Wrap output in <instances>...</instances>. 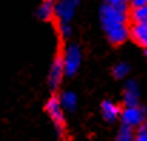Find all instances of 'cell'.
Returning <instances> with one entry per match:
<instances>
[{"label": "cell", "mask_w": 147, "mask_h": 141, "mask_svg": "<svg viewBox=\"0 0 147 141\" xmlns=\"http://www.w3.org/2000/svg\"><path fill=\"white\" fill-rule=\"evenodd\" d=\"M120 111H121V108H120L116 103H113V101H110V100H106V101L101 103V115H103V118L107 120L109 123L116 121V120L120 117Z\"/></svg>", "instance_id": "9c48e42d"}, {"label": "cell", "mask_w": 147, "mask_h": 141, "mask_svg": "<svg viewBox=\"0 0 147 141\" xmlns=\"http://www.w3.org/2000/svg\"><path fill=\"white\" fill-rule=\"evenodd\" d=\"M54 0H43L37 9V14L42 20H50L54 16Z\"/></svg>", "instance_id": "8fae6325"}, {"label": "cell", "mask_w": 147, "mask_h": 141, "mask_svg": "<svg viewBox=\"0 0 147 141\" xmlns=\"http://www.w3.org/2000/svg\"><path fill=\"white\" fill-rule=\"evenodd\" d=\"M59 32L61 34V37H70L71 34V27H70V23H61L59 21Z\"/></svg>", "instance_id": "2e32d148"}, {"label": "cell", "mask_w": 147, "mask_h": 141, "mask_svg": "<svg viewBox=\"0 0 147 141\" xmlns=\"http://www.w3.org/2000/svg\"><path fill=\"white\" fill-rule=\"evenodd\" d=\"M100 23L109 42L114 46L123 44L129 39V7L127 4H104L100 9Z\"/></svg>", "instance_id": "6da1fadb"}, {"label": "cell", "mask_w": 147, "mask_h": 141, "mask_svg": "<svg viewBox=\"0 0 147 141\" xmlns=\"http://www.w3.org/2000/svg\"><path fill=\"white\" fill-rule=\"evenodd\" d=\"M140 86L136 80H129L124 86V93H123V101L126 107H134L140 105Z\"/></svg>", "instance_id": "5b68a950"}, {"label": "cell", "mask_w": 147, "mask_h": 141, "mask_svg": "<svg viewBox=\"0 0 147 141\" xmlns=\"http://www.w3.org/2000/svg\"><path fill=\"white\" fill-rule=\"evenodd\" d=\"M61 61H63V70H64V76L67 77H73L82 64V50L77 44H69L66 46L63 56H61Z\"/></svg>", "instance_id": "7a4b0ae2"}, {"label": "cell", "mask_w": 147, "mask_h": 141, "mask_svg": "<svg viewBox=\"0 0 147 141\" xmlns=\"http://www.w3.org/2000/svg\"><path fill=\"white\" fill-rule=\"evenodd\" d=\"M46 113L49 114L56 133L59 134L60 138H63L66 131V121H64V110L60 105L59 97H50L49 101L46 103Z\"/></svg>", "instance_id": "3957f363"}, {"label": "cell", "mask_w": 147, "mask_h": 141, "mask_svg": "<svg viewBox=\"0 0 147 141\" xmlns=\"http://www.w3.org/2000/svg\"><path fill=\"white\" fill-rule=\"evenodd\" d=\"M129 73H130V66H129L127 63H124V61H120V63H117V64L113 67V74H114V77L119 79V80L126 79V77L129 76Z\"/></svg>", "instance_id": "5bb4252c"}, {"label": "cell", "mask_w": 147, "mask_h": 141, "mask_svg": "<svg viewBox=\"0 0 147 141\" xmlns=\"http://www.w3.org/2000/svg\"><path fill=\"white\" fill-rule=\"evenodd\" d=\"M129 3L131 4V7H142V6H147V0H129Z\"/></svg>", "instance_id": "e0dca14e"}, {"label": "cell", "mask_w": 147, "mask_h": 141, "mask_svg": "<svg viewBox=\"0 0 147 141\" xmlns=\"http://www.w3.org/2000/svg\"><path fill=\"white\" fill-rule=\"evenodd\" d=\"M129 21L131 23H147V7H131L129 10Z\"/></svg>", "instance_id": "7c38bea8"}, {"label": "cell", "mask_w": 147, "mask_h": 141, "mask_svg": "<svg viewBox=\"0 0 147 141\" xmlns=\"http://www.w3.org/2000/svg\"><path fill=\"white\" fill-rule=\"evenodd\" d=\"M134 141H147V126H140L139 128H136V137Z\"/></svg>", "instance_id": "9a60e30c"}, {"label": "cell", "mask_w": 147, "mask_h": 141, "mask_svg": "<svg viewBox=\"0 0 147 141\" xmlns=\"http://www.w3.org/2000/svg\"><path fill=\"white\" fill-rule=\"evenodd\" d=\"M134 137H136V130L126 127V126H121L117 131L116 141H134Z\"/></svg>", "instance_id": "4fadbf2b"}, {"label": "cell", "mask_w": 147, "mask_h": 141, "mask_svg": "<svg viewBox=\"0 0 147 141\" xmlns=\"http://www.w3.org/2000/svg\"><path fill=\"white\" fill-rule=\"evenodd\" d=\"M106 3L111 6H119V4H127L129 0H106Z\"/></svg>", "instance_id": "ac0fdd59"}, {"label": "cell", "mask_w": 147, "mask_h": 141, "mask_svg": "<svg viewBox=\"0 0 147 141\" xmlns=\"http://www.w3.org/2000/svg\"><path fill=\"white\" fill-rule=\"evenodd\" d=\"M76 4L70 0H59L54 4V14L59 17V21L61 23H70L74 17Z\"/></svg>", "instance_id": "52a82bcc"}, {"label": "cell", "mask_w": 147, "mask_h": 141, "mask_svg": "<svg viewBox=\"0 0 147 141\" xmlns=\"http://www.w3.org/2000/svg\"><path fill=\"white\" fill-rule=\"evenodd\" d=\"M119 118L121 121V126H126V127H130V128L136 130V128H139L140 126L144 124L146 111L140 105L124 107V110L120 111V117Z\"/></svg>", "instance_id": "277c9868"}, {"label": "cell", "mask_w": 147, "mask_h": 141, "mask_svg": "<svg viewBox=\"0 0 147 141\" xmlns=\"http://www.w3.org/2000/svg\"><path fill=\"white\" fill-rule=\"evenodd\" d=\"M70 1H73V3H74V4H77V3H79V1H80V0H70Z\"/></svg>", "instance_id": "d6986e66"}, {"label": "cell", "mask_w": 147, "mask_h": 141, "mask_svg": "<svg viewBox=\"0 0 147 141\" xmlns=\"http://www.w3.org/2000/svg\"><path fill=\"white\" fill-rule=\"evenodd\" d=\"M59 101H60V105L63 110L66 111H74L77 108V103H79V98H77V94L74 91H63L59 97Z\"/></svg>", "instance_id": "30bf717a"}, {"label": "cell", "mask_w": 147, "mask_h": 141, "mask_svg": "<svg viewBox=\"0 0 147 141\" xmlns=\"http://www.w3.org/2000/svg\"><path fill=\"white\" fill-rule=\"evenodd\" d=\"M63 77H64V70H63V61H61V56H57L53 63H51V67H50L49 71V77H47V81H49V86L51 90H57L63 81Z\"/></svg>", "instance_id": "8992f818"}, {"label": "cell", "mask_w": 147, "mask_h": 141, "mask_svg": "<svg viewBox=\"0 0 147 141\" xmlns=\"http://www.w3.org/2000/svg\"><path fill=\"white\" fill-rule=\"evenodd\" d=\"M129 37L139 46L147 47V23H131L129 26Z\"/></svg>", "instance_id": "ba28073f"}]
</instances>
